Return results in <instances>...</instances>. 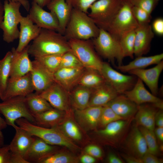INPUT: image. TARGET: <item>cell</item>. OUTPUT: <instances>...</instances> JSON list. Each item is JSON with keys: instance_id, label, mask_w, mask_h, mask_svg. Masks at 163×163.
<instances>
[{"instance_id": "obj_48", "label": "cell", "mask_w": 163, "mask_h": 163, "mask_svg": "<svg viewBox=\"0 0 163 163\" xmlns=\"http://www.w3.org/2000/svg\"><path fill=\"white\" fill-rule=\"evenodd\" d=\"M151 25L152 30L154 33L162 36L163 35V19L159 18L155 19Z\"/></svg>"}, {"instance_id": "obj_3", "label": "cell", "mask_w": 163, "mask_h": 163, "mask_svg": "<svg viewBox=\"0 0 163 163\" xmlns=\"http://www.w3.org/2000/svg\"><path fill=\"white\" fill-rule=\"evenodd\" d=\"M15 123L31 135L40 138L50 144L64 146L72 150L79 148L70 139L56 128H46L36 125L24 118L18 119Z\"/></svg>"}, {"instance_id": "obj_27", "label": "cell", "mask_w": 163, "mask_h": 163, "mask_svg": "<svg viewBox=\"0 0 163 163\" xmlns=\"http://www.w3.org/2000/svg\"><path fill=\"white\" fill-rule=\"evenodd\" d=\"M126 145L132 155L141 158L148 152L147 144L142 134L138 127H133L126 140Z\"/></svg>"}, {"instance_id": "obj_29", "label": "cell", "mask_w": 163, "mask_h": 163, "mask_svg": "<svg viewBox=\"0 0 163 163\" xmlns=\"http://www.w3.org/2000/svg\"><path fill=\"white\" fill-rule=\"evenodd\" d=\"M163 59V53L149 56H141L136 57L128 64L115 66V68L121 72H128L133 70L145 69L150 66L157 64Z\"/></svg>"}, {"instance_id": "obj_22", "label": "cell", "mask_w": 163, "mask_h": 163, "mask_svg": "<svg viewBox=\"0 0 163 163\" xmlns=\"http://www.w3.org/2000/svg\"><path fill=\"white\" fill-rule=\"evenodd\" d=\"M35 137L24 157L29 163H39L43 158L57 151L55 145L50 144L41 139Z\"/></svg>"}, {"instance_id": "obj_21", "label": "cell", "mask_w": 163, "mask_h": 163, "mask_svg": "<svg viewBox=\"0 0 163 163\" xmlns=\"http://www.w3.org/2000/svg\"><path fill=\"white\" fill-rule=\"evenodd\" d=\"M19 24L20 30L19 43L16 51L21 52L27 47L31 40L39 35L41 28L32 21L27 15L22 17Z\"/></svg>"}, {"instance_id": "obj_35", "label": "cell", "mask_w": 163, "mask_h": 163, "mask_svg": "<svg viewBox=\"0 0 163 163\" xmlns=\"http://www.w3.org/2000/svg\"><path fill=\"white\" fill-rule=\"evenodd\" d=\"M53 128L57 129L70 139L79 141L82 139V135L79 128L71 119H65Z\"/></svg>"}, {"instance_id": "obj_57", "label": "cell", "mask_w": 163, "mask_h": 163, "mask_svg": "<svg viewBox=\"0 0 163 163\" xmlns=\"http://www.w3.org/2000/svg\"><path fill=\"white\" fill-rule=\"evenodd\" d=\"M32 2L37 4L38 5L43 8L46 6L50 2L51 0H31Z\"/></svg>"}, {"instance_id": "obj_50", "label": "cell", "mask_w": 163, "mask_h": 163, "mask_svg": "<svg viewBox=\"0 0 163 163\" xmlns=\"http://www.w3.org/2000/svg\"><path fill=\"white\" fill-rule=\"evenodd\" d=\"M10 163H29L23 157L11 153Z\"/></svg>"}, {"instance_id": "obj_49", "label": "cell", "mask_w": 163, "mask_h": 163, "mask_svg": "<svg viewBox=\"0 0 163 163\" xmlns=\"http://www.w3.org/2000/svg\"><path fill=\"white\" fill-rule=\"evenodd\" d=\"M142 163H161L162 159L157 158L155 155L148 152L146 153L141 158Z\"/></svg>"}, {"instance_id": "obj_42", "label": "cell", "mask_w": 163, "mask_h": 163, "mask_svg": "<svg viewBox=\"0 0 163 163\" xmlns=\"http://www.w3.org/2000/svg\"><path fill=\"white\" fill-rule=\"evenodd\" d=\"M82 67H84L71 50L62 54L60 68Z\"/></svg>"}, {"instance_id": "obj_24", "label": "cell", "mask_w": 163, "mask_h": 163, "mask_svg": "<svg viewBox=\"0 0 163 163\" xmlns=\"http://www.w3.org/2000/svg\"><path fill=\"white\" fill-rule=\"evenodd\" d=\"M106 105L110 107L122 119L129 118L135 115L138 106L123 94L118 95Z\"/></svg>"}, {"instance_id": "obj_16", "label": "cell", "mask_w": 163, "mask_h": 163, "mask_svg": "<svg viewBox=\"0 0 163 163\" xmlns=\"http://www.w3.org/2000/svg\"><path fill=\"white\" fill-rule=\"evenodd\" d=\"M34 91L30 72L21 77L9 80L2 101L16 96L26 97Z\"/></svg>"}, {"instance_id": "obj_13", "label": "cell", "mask_w": 163, "mask_h": 163, "mask_svg": "<svg viewBox=\"0 0 163 163\" xmlns=\"http://www.w3.org/2000/svg\"><path fill=\"white\" fill-rule=\"evenodd\" d=\"M28 14L32 21L41 28L54 30L59 32L57 19L53 13L48 12L32 2Z\"/></svg>"}, {"instance_id": "obj_2", "label": "cell", "mask_w": 163, "mask_h": 163, "mask_svg": "<svg viewBox=\"0 0 163 163\" xmlns=\"http://www.w3.org/2000/svg\"><path fill=\"white\" fill-rule=\"evenodd\" d=\"M100 29L87 13L72 8L63 35L68 40H87L96 37Z\"/></svg>"}, {"instance_id": "obj_39", "label": "cell", "mask_w": 163, "mask_h": 163, "mask_svg": "<svg viewBox=\"0 0 163 163\" xmlns=\"http://www.w3.org/2000/svg\"><path fill=\"white\" fill-rule=\"evenodd\" d=\"M77 162L78 160L76 157L56 151L43 158L39 163H75Z\"/></svg>"}, {"instance_id": "obj_41", "label": "cell", "mask_w": 163, "mask_h": 163, "mask_svg": "<svg viewBox=\"0 0 163 163\" xmlns=\"http://www.w3.org/2000/svg\"><path fill=\"white\" fill-rule=\"evenodd\" d=\"M121 119H123L110 107L106 105L103 106L98 126L104 127L111 122Z\"/></svg>"}, {"instance_id": "obj_20", "label": "cell", "mask_w": 163, "mask_h": 163, "mask_svg": "<svg viewBox=\"0 0 163 163\" xmlns=\"http://www.w3.org/2000/svg\"><path fill=\"white\" fill-rule=\"evenodd\" d=\"M103 106H88L82 110L75 109L77 122L85 129H94L98 125Z\"/></svg>"}, {"instance_id": "obj_33", "label": "cell", "mask_w": 163, "mask_h": 163, "mask_svg": "<svg viewBox=\"0 0 163 163\" xmlns=\"http://www.w3.org/2000/svg\"><path fill=\"white\" fill-rule=\"evenodd\" d=\"M106 82L104 76L99 71L86 69L77 85L93 89L101 85Z\"/></svg>"}, {"instance_id": "obj_28", "label": "cell", "mask_w": 163, "mask_h": 163, "mask_svg": "<svg viewBox=\"0 0 163 163\" xmlns=\"http://www.w3.org/2000/svg\"><path fill=\"white\" fill-rule=\"evenodd\" d=\"M157 107L152 105L142 104L138 106L135 119L138 125L154 130Z\"/></svg>"}, {"instance_id": "obj_7", "label": "cell", "mask_w": 163, "mask_h": 163, "mask_svg": "<svg viewBox=\"0 0 163 163\" xmlns=\"http://www.w3.org/2000/svg\"><path fill=\"white\" fill-rule=\"evenodd\" d=\"M72 51L86 69L101 72L103 62L97 54L91 39H70L68 40Z\"/></svg>"}, {"instance_id": "obj_12", "label": "cell", "mask_w": 163, "mask_h": 163, "mask_svg": "<svg viewBox=\"0 0 163 163\" xmlns=\"http://www.w3.org/2000/svg\"><path fill=\"white\" fill-rule=\"evenodd\" d=\"M123 94L138 105L151 103L158 109L163 110V101L149 91L143 82L138 78L133 88Z\"/></svg>"}, {"instance_id": "obj_46", "label": "cell", "mask_w": 163, "mask_h": 163, "mask_svg": "<svg viewBox=\"0 0 163 163\" xmlns=\"http://www.w3.org/2000/svg\"><path fill=\"white\" fill-rule=\"evenodd\" d=\"M11 155L9 145L0 146V163H10Z\"/></svg>"}, {"instance_id": "obj_55", "label": "cell", "mask_w": 163, "mask_h": 163, "mask_svg": "<svg viewBox=\"0 0 163 163\" xmlns=\"http://www.w3.org/2000/svg\"><path fill=\"white\" fill-rule=\"evenodd\" d=\"M155 134L159 140L161 142L163 141V127H158L154 130Z\"/></svg>"}, {"instance_id": "obj_17", "label": "cell", "mask_w": 163, "mask_h": 163, "mask_svg": "<svg viewBox=\"0 0 163 163\" xmlns=\"http://www.w3.org/2000/svg\"><path fill=\"white\" fill-rule=\"evenodd\" d=\"M32 62V81L35 93L40 94L55 82L53 74L35 59Z\"/></svg>"}, {"instance_id": "obj_5", "label": "cell", "mask_w": 163, "mask_h": 163, "mask_svg": "<svg viewBox=\"0 0 163 163\" xmlns=\"http://www.w3.org/2000/svg\"><path fill=\"white\" fill-rule=\"evenodd\" d=\"M132 5L124 0L119 10L105 30L119 41L123 35L139 25L132 11Z\"/></svg>"}, {"instance_id": "obj_9", "label": "cell", "mask_w": 163, "mask_h": 163, "mask_svg": "<svg viewBox=\"0 0 163 163\" xmlns=\"http://www.w3.org/2000/svg\"><path fill=\"white\" fill-rule=\"evenodd\" d=\"M124 0H97L90 6L88 15L100 28L105 30L120 9Z\"/></svg>"}, {"instance_id": "obj_37", "label": "cell", "mask_w": 163, "mask_h": 163, "mask_svg": "<svg viewBox=\"0 0 163 163\" xmlns=\"http://www.w3.org/2000/svg\"><path fill=\"white\" fill-rule=\"evenodd\" d=\"M135 30L123 35L119 41L123 58L129 57L133 59L134 56Z\"/></svg>"}, {"instance_id": "obj_34", "label": "cell", "mask_w": 163, "mask_h": 163, "mask_svg": "<svg viewBox=\"0 0 163 163\" xmlns=\"http://www.w3.org/2000/svg\"><path fill=\"white\" fill-rule=\"evenodd\" d=\"M25 97L28 107L33 116L53 108L46 100L35 92Z\"/></svg>"}, {"instance_id": "obj_59", "label": "cell", "mask_w": 163, "mask_h": 163, "mask_svg": "<svg viewBox=\"0 0 163 163\" xmlns=\"http://www.w3.org/2000/svg\"><path fill=\"white\" fill-rule=\"evenodd\" d=\"M7 126L5 120L1 117L0 114V129L2 130L6 128Z\"/></svg>"}, {"instance_id": "obj_26", "label": "cell", "mask_w": 163, "mask_h": 163, "mask_svg": "<svg viewBox=\"0 0 163 163\" xmlns=\"http://www.w3.org/2000/svg\"><path fill=\"white\" fill-rule=\"evenodd\" d=\"M119 94L106 81L93 89L88 106H104Z\"/></svg>"}, {"instance_id": "obj_4", "label": "cell", "mask_w": 163, "mask_h": 163, "mask_svg": "<svg viewBox=\"0 0 163 163\" xmlns=\"http://www.w3.org/2000/svg\"><path fill=\"white\" fill-rule=\"evenodd\" d=\"M0 113L4 117L7 125L14 128L17 125L16 121L21 118H24L32 123H36L25 96L15 97L0 103Z\"/></svg>"}, {"instance_id": "obj_40", "label": "cell", "mask_w": 163, "mask_h": 163, "mask_svg": "<svg viewBox=\"0 0 163 163\" xmlns=\"http://www.w3.org/2000/svg\"><path fill=\"white\" fill-rule=\"evenodd\" d=\"M139 128L145 139L148 152L155 155L158 153L159 147L154 130L141 126H140Z\"/></svg>"}, {"instance_id": "obj_31", "label": "cell", "mask_w": 163, "mask_h": 163, "mask_svg": "<svg viewBox=\"0 0 163 163\" xmlns=\"http://www.w3.org/2000/svg\"><path fill=\"white\" fill-rule=\"evenodd\" d=\"M66 112L53 108L34 116L36 123L39 126L53 127L65 119Z\"/></svg>"}, {"instance_id": "obj_61", "label": "cell", "mask_w": 163, "mask_h": 163, "mask_svg": "<svg viewBox=\"0 0 163 163\" xmlns=\"http://www.w3.org/2000/svg\"><path fill=\"white\" fill-rule=\"evenodd\" d=\"M160 149L161 151H162V150H163V145H161L160 146Z\"/></svg>"}, {"instance_id": "obj_32", "label": "cell", "mask_w": 163, "mask_h": 163, "mask_svg": "<svg viewBox=\"0 0 163 163\" xmlns=\"http://www.w3.org/2000/svg\"><path fill=\"white\" fill-rule=\"evenodd\" d=\"M12 56V52L9 51L0 60V99L2 101L10 78Z\"/></svg>"}, {"instance_id": "obj_56", "label": "cell", "mask_w": 163, "mask_h": 163, "mask_svg": "<svg viewBox=\"0 0 163 163\" xmlns=\"http://www.w3.org/2000/svg\"><path fill=\"white\" fill-rule=\"evenodd\" d=\"M13 2L20 3L26 11H29L30 8V5L27 0H10Z\"/></svg>"}, {"instance_id": "obj_14", "label": "cell", "mask_w": 163, "mask_h": 163, "mask_svg": "<svg viewBox=\"0 0 163 163\" xmlns=\"http://www.w3.org/2000/svg\"><path fill=\"white\" fill-rule=\"evenodd\" d=\"M28 45L21 52H18L14 47L12 48V56L9 80H13L23 76L30 72L32 62L29 58Z\"/></svg>"}, {"instance_id": "obj_30", "label": "cell", "mask_w": 163, "mask_h": 163, "mask_svg": "<svg viewBox=\"0 0 163 163\" xmlns=\"http://www.w3.org/2000/svg\"><path fill=\"white\" fill-rule=\"evenodd\" d=\"M93 89L77 85L69 92L71 106L75 109L88 107Z\"/></svg>"}, {"instance_id": "obj_23", "label": "cell", "mask_w": 163, "mask_h": 163, "mask_svg": "<svg viewBox=\"0 0 163 163\" xmlns=\"http://www.w3.org/2000/svg\"><path fill=\"white\" fill-rule=\"evenodd\" d=\"M14 136L9 145L11 153L24 158L35 138L27 132L16 125Z\"/></svg>"}, {"instance_id": "obj_8", "label": "cell", "mask_w": 163, "mask_h": 163, "mask_svg": "<svg viewBox=\"0 0 163 163\" xmlns=\"http://www.w3.org/2000/svg\"><path fill=\"white\" fill-rule=\"evenodd\" d=\"M92 40L95 50L100 55L113 63L116 60L118 66L122 65L124 58L119 41L107 31L100 28L98 35Z\"/></svg>"}, {"instance_id": "obj_6", "label": "cell", "mask_w": 163, "mask_h": 163, "mask_svg": "<svg viewBox=\"0 0 163 163\" xmlns=\"http://www.w3.org/2000/svg\"><path fill=\"white\" fill-rule=\"evenodd\" d=\"M21 5L19 2L5 0L3 4L4 14L0 29L3 31V39L8 43L18 38V25L22 17L20 11Z\"/></svg>"}, {"instance_id": "obj_53", "label": "cell", "mask_w": 163, "mask_h": 163, "mask_svg": "<svg viewBox=\"0 0 163 163\" xmlns=\"http://www.w3.org/2000/svg\"><path fill=\"white\" fill-rule=\"evenodd\" d=\"M80 160L82 163H94L96 161L95 158L88 154L82 155Z\"/></svg>"}, {"instance_id": "obj_58", "label": "cell", "mask_w": 163, "mask_h": 163, "mask_svg": "<svg viewBox=\"0 0 163 163\" xmlns=\"http://www.w3.org/2000/svg\"><path fill=\"white\" fill-rule=\"evenodd\" d=\"M4 14L3 5L0 0V29L1 23L3 20Z\"/></svg>"}, {"instance_id": "obj_38", "label": "cell", "mask_w": 163, "mask_h": 163, "mask_svg": "<svg viewBox=\"0 0 163 163\" xmlns=\"http://www.w3.org/2000/svg\"><path fill=\"white\" fill-rule=\"evenodd\" d=\"M62 55H51L34 58V59L53 74L60 68Z\"/></svg>"}, {"instance_id": "obj_15", "label": "cell", "mask_w": 163, "mask_h": 163, "mask_svg": "<svg viewBox=\"0 0 163 163\" xmlns=\"http://www.w3.org/2000/svg\"><path fill=\"white\" fill-rule=\"evenodd\" d=\"M85 68L60 67L53 73L55 82L69 92L77 85Z\"/></svg>"}, {"instance_id": "obj_19", "label": "cell", "mask_w": 163, "mask_h": 163, "mask_svg": "<svg viewBox=\"0 0 163 163\" xmlns=\"http://www.w3.org/2000/svg\"><path fill=\"white\" fill-rule=\"evenodd\" d=\"M135 30L134 55L143 56L150 51L154 33L149 24L139 25Z\"/></svg>"}, {"instance_id": "obj_51", "label": "cell", "mask_w": 163, "mask_h": 163, "mask_svg": "<svg viewBox=\"0 0 163 163\" xmlns=\"http://www.w3.org/2000/svg\"><path fill=\"white\" fill-rule=\"evenodd\" d=\"M155 123L158 127H163V110H157L155 116Z\"/></svg>"}, {"instance_id": "obj_45", "label": "cell", "mask_w": 163, "mask_h": 163, "mask_svg": "<svg viewBox=\"0 0 163 163\" xmlns=\"http://www.w3.org/2000/svg\"><path fill=\"white\" fill-rule=\"evenodd\" d=\"M97 0H66L72 8L87 13L91 5Z\"/></svg>"}, {"instance_id": "obj_18", "label": "cell", "mask_w": 163, "mask_h": 163, "mask_svg": "<svg viewBox=\"0 0 163 163\" xmlns=\"http://www.w3.org/2000/svg\"><path fill=\"white\" fill-rule=\"evenodd\" d=\"M163 69V61L162 60L151 68L134 69L128 73L140 79L148 87L151 93L156 96L158 92L159 78Z\"/></svg>"}, {"instance_id": "obj_54", "label": "cell", "mask_w": 163, "mask_h": 163, "mask_svg": "<svg viewBox=\"0 0 163 163\" xmlns=\"http://www.w3.org/2000/svg\"><path fill=\"white\" fill-rule=\"evenodd\" d=\"M107 161L109 163H123V161L116 155L110 153L107 157Z\"/></svg>"}, {"instance_id": "obj_52", "label": "cell", "mask_w": 163, "mask_h": 163, "mask_svg": "<svg viewBox=\"0 0 163 163\" xmlns=\"http://www.w3.org/2000/svg\"><path fill=\"white\" fill-rule=\"evenodd\" d=\"M123 156L128 163H142L141 158H137L133 155H123Z\"/></svg>"}, {"instance_id": "obj_11", "label": "cell", "mask_w": 163, "mask_h": 163, "mask_svg": "<svg viewBox=\"0 0 163 163\" xmlns=\"http://www.w3.org/2000/svg\"><path fill=\"white\" fill-rule=\"evenodd\" d=\"M39 94L53 108L67 113L71 111V105L69 92L55 82Z\"/></svg>"}, {"instance_id": "obj_36", "label": "cell", "mask_w": 163, "mask_h": 163, "mask_svg": "<svg viewBox=\"0 0 163 163\" xmlns=\"http://www.w3.org/2000/svg\"><path fill=\"white\" fill-rule=\"evenodd\" d=\"M127 123L126 121L122 119L117 120L107 124L104 128L98 131V133L104 137L116 138L122 133Z\"/></svg>"}, {"instance_id": "obj_1", "label": "cell", "mask_w": 163, "mask_h": 163, "mask_svg": "<svg viewBox=\"0 0 163 163\" xmlns=\"http://www.w3.org/2000/svg\"><path fill=\"white\" fill-rule=\"evenodd\" d=\"M68 40L58 32L41 28L38 36L28 45V53L34 58L63 54L71 51Z\"/></svg>"}, {"instance_id": "obj_43", "label": "cell", "mask_w": 163, "mask_h": 163, "mask_svg": "<svg viewBox=\"0 0 163 163\" xmlns=\"http://www.w3.org/2000/svg\"><path fill=\"white\" fill-rule=\"evenodd\" d=\"M131 11L139 25L149 24L151 18V14L142 8L132 5Z\"/></svg>"}, {"instance_id": "obj_44", "label": "cell", "mask_w": 163, "mask_h": 163, "mask_svg": "<svg viewBox=\"0 0 163 163\" xmlns=\"http://www.w3.org/2000/svg\"><path fill=\"white\" fill-rule=\"evenodd\" d=\"M132 6L145 10L151 14L160 0H126Z\"/></svg>"}, {"instance_id": "obj_60", "label": "cell", "mask_w": 163, "mask_h": 163, "mask_svg": "<svg viewBox=\"0 0 163 163\" xmlns=\"http://www.w3.org/2000/svg\"><path fill=\"white\" fill-rule=\"evenodd\" d=\"M4 143V137L2 130L0 129V146L3 145Z\"/></svg>"}, {"instance_id": "obj_47", "label": "cell", "mask_w": 163, "mask_h": 163, "mask_svg": "<svg viewBox=\"0 0 163 163\" xmlns=\"http://www.w3.org/2000/svg\"><path fill=\"white\" fill-rule=\"evenodd\" d=\"M85 151L87 154L94 158H99L102 156L101 149L95 145H90L87 146L85 149Z\"/></svg>"}, {"instance_id": "obj_10", "label": "cell", "mask_w": 163, "mask_h": 163, "mask_svg": "<svg viewBox=\"0 0 163 163\" xmlns=\"http://www.w3.org/2000/svg\"><path fill=\"white\" fill-rule=\"evenodd\" d=\"M101 73L106 81L119 94H123L131 89L137 78L133 75H125L113 69L107 62H103Z\"/></svg>"}, {"instance_id": "obj_25", "label": "cell", "mask_w": 163, "mask_h": 163, "mask_svg": "<svg viewBox=\"0 0 163 163\" xmlns=\"http://www.w3.org/2000/svg\"><path fill=\"white\" fill-rule=\"evenodd\" d=\"M46 7L56 16L59 25V33L64 35L70 16L72 8L66 0H51Z\"/></svg>"}]
</instances>
